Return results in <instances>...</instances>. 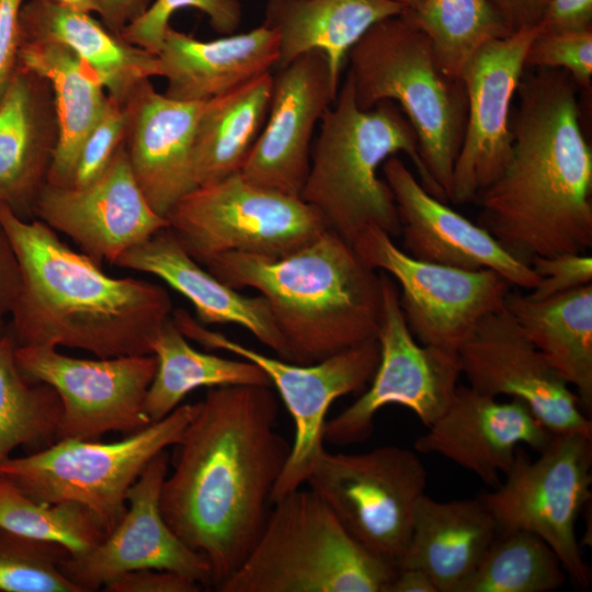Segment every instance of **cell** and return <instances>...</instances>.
I'll return each mask as SVG.
<instances>
[{"label": "cell", "mask_w": 592, "mask_h": 592, "mask_svg": "<svg viewBox=\"0 0 592 592\" xmlns=\"http://www.w3.org/2000/svg\"><path fill=\"white\" fill-rule=\"evenodd\" d=\"M15 358L25 376L49 385L60 398L56 441L130 434L151 423L145 400L157 371L153 354L89 360L53 346L18 345Z\"/></svg>", "instance_id": "obj_15"}, {"label": "cell", "mask_w": 592, "mask_h": 592, "mask_svg": "<svg viewBox=\"0 0 592 592\" xmlns=\"http://www.w3.org/2000/svg\"><path fill=\"white\" fill-rule=\"evenodd\" d=\"M498 534L481 497L442 502L423 493L414 506L408 546L396 566L424 570L437 592H457Z\"/></svg>", "instance_id": "obj_27"}, {"label": "cell", "mask_w": 592, "mask_h": 592, "mask_svg": "<svg viewBox=\"0 0 592 592\" xmlns=\"http://www.w3.org/2000/svg\"><path fill=\"white\" fill-rule=\"evenodd\" d=\"M54 2L75 9L83 12L89 13H98L100 14V5L98 0H53Z\"/></svg>", "instance_id": "obj_50"}, {"label": "cell", "mask_w": 592, "mask_h": 592, "mask_svg": "<svg viewBox=\"0 0 592 592\" xmlns=\"http://www.w3.org/2000/svg\"><path fill=\"white\" fill-rule=\"evenodd\" d=\"M168 465L164 449L130 487L127 510L106 537L87 554L60 562L61 572L81 592L95 591L124 572L146 568L174 571L202 587H213L207 560L185 545L162 516L160 494Z\"/></svg>", "instance_id": "obj_19"}, {"label": "cell", "mask_w": 592, "mask_h": 592, "mask_svg": "<svg viewBox=\"0 0 592 592\" xmlns=\"http://www.w3.org/2000/svg\"><path fill=\"white\" fill-rule=\"evenodd\" d=\"M126 128L125 103L107 96L100 116L79 148L67 186H82L101 175L124 145Z\"/></svg>", "instance_id": "obj_40"}, {"label": "cell", "mask_w": 592, "mask_h": 592, "mask_svg": "<svg viewBox=\"0 0 592 592\" xmlns=\"http://www.w3.org/2000/svg\"><path fill=\"white\" fill-rule=\"evenodd\" d=\"M306 485L328 503L352 537L396 565L411 536L426 469L414 452L401 446L363 453L325 449Z\"/></svg>", "instance_id": "obj_12"}, {"label": "cell", "mask_w": 592, "mask_h": 592, "mask_svg": "<svg viewBox=\"0 0 592 592\" xmlns=\"http://www.w3.org/2000/svg\"><path fill=\"white\" fill-rule=\"evenodd\" d=\"M511 32L538 24L547 0H487Z\"/></svg>", "instance_id": "obj_47"}, {"label": "cell", "mask_w": 592, "mask_h": 592, "mask_svg": "<svg viewBox=\"0 0 592 592\" xmlns=\"http://www.w3.org/2000/svg\"><path fill=\"white\" fill-rule=\"evenodd\" d=\"M458 355L470 388L522 401L555 435L592 436L578 395L504 306L479 321Z\"/></svg>", "instance_id": "obj_17"}, {"label": "cell", "mask_w": 592, "mask_h": 592, "mask_svg": "<svg viewBox=\"0 0 592 592\" xmlns=\"http://www.w3.org/2000/svg\"><path fill=\"white\" fill-rule=\"evenodd\" d=\"M428 429L414 442L417 452L441 455L492 488L511 468L517 447L540 452L555 435L522 401H499L459 385L447 409Z\"/></svg>", "instance_id": "obj_22"}, {"label": "cell", "mask_w": 592, "mask_h": 592, "mask_svg": "<svg viewBox=\"0 0 592 592\" xmlns=\"http://www.w3.org/2000/svg\"><path fill=\"white\" fill-rule=\"evenodd\" d=\"M566 571L555 551L526 531L499 533L474 573L457 592H549Z\"/></svg>", "instance_id": "obj_36"}, {"label": "cell", "mask_w": 592, "mask_h": 592, "mask_svg": "<svg viewBox=\"0 0 592 592\" xmlns=\"http://www.w3.org/2000/svg\"><path fill=\"white\" fill-rule=\"evenodd\" d=\"M406 12L392 0H270L264 23L278 34V68L321 50L339 89L349 50L374 24Z\"/></svg>", "instance_id": "obj_29"}, {"label": "cell", "mask_w": 592, "mask_h": 592, "mask_svg": "<svg viewBox=\"0 0 592 592\" xmlns=\"http://www.w3.org/2000/svg\"><path fill=\"white\" fill-rule=\"evenodd\" d=\"M203 266L237 291L259 292L294 363H317L377 339L380 276L353 244L329 228L280 258L225 253Z\"/></svg>", "instance_id": "obj_4"}, {"label": "cell", "mask_w": 592, "mask_h": 592, "mask_svg": "<svg viewBox=\"0 0 592 592\" xmlns=\"http://www.w3.org/2000/svg\"><path fill=\"white\" fill-rule=\"evenodd\" d=\"M205 102L171 99L150 80L140 82L125 102L129 164L146 200L162 217L196 187L193 149Z\"/></svg>", "instance_id": "obj_23"}, {"label": "cell", "mask_w": 592, "mask_h": 592, "mask_svg": "<svg viewBox=\"0 0 592 592\" xmlns=\"http://www.w3.org/2000/svg\"><path fill=\"white\" fill-rule=\"evenodd\" d=\"M504 308L591 411L592 283L542 300L509 292Z\"/></svg>", "instance_id": "obj_31"}, {"label": "cell", "mask_w": 592, "mask_h": 592, "mask_svg": "<svg viewBox=\"0 0 592 592\" xmlns=\"http://www.w3.org/2000/svg\"><path fill=\"white\" fill-rule=\"evenodd\" d=\"M578 89L560 69L524 71L511 113L510 160L476 198L478 225L528 264L592 248V149Z\"/></svg>", "instance_id": "obj_2"}, {"label": "cell", "mask_w": 592, "mask_h": 592, "mask_svg": "<svg viewBox=\"0 0 592 592\" xmlns=\"http://www.w3.org/2000/svg\"><path fill=\"white\" fill-rule=\"evenodd\" d=\"M531 266L540 277L525 296L542 300L592 283V258L585 253L534 257Z\"/></svg>", "instance_id": "obj_42"}, {"label": "cell", "mask_w": 592, "mask_h": 592, "mask_svg": "<svg viewBox=\"0 0 592 592\" xmlns=\"http://www.w3.org/2000/svg\"><path fill=\"white\" fill-rule=\"evenodd\" d=\"M57 143L47 82L19 65L0 100V203L33 218Z\"/></svg>", "instance_id": "obj_26"}, {"label": "cell", "mask_w": 592, "mask_h": 592, "mask_svg": "<svg viewBox=\"0 0 592 592\" xmlns=\"http://www.w3.org/2000/svg\"><path fill=\"white\" fill-rule=\"evenodd\" d=\"M153 0H98L101 21L113 32L122 31L151 4Z\"/></svg>", "instance_id": "obj_48"}, {"label": "cell", "mask_w": 592, "mask_h": 592, "mask_svg": "<svg viewBox=\"0 0 592 592\" xmlns=\"http://www.w3.org/2000/svg\"><path fill=\"white\" fill-rule=\"evenodd\" d=\"M26 0H0V100L19 67L21 12Z\"/></svg>", "instance_id": "obj_44"}, {"label": "cell", "mask_w": 592, "mask_h": 592, "mask_svg": "<svg viewBox=\"0 0 592 592\" xmlns=\"http://www.w3.org/2000/svg\"><path fill=\"white\" fill-rule=\"evenodd\" d=\"M198 407L200 401L180 405L116 442L57 440L30 455L9 457L0 476L38 502L84 505L110 533L127 510L130 487L157 454L181 441Z\"/></svg>", "instance_id": "obj_8"}, {"label": "cell", "mask_w": 592, "mask_h": 592, "mask_svg": "<svg viewBox=\"0 0 592 592\" xmlns=\"http://www.w3.org/2000/svg\"><path fill=\"white\" fill-rule=\"evenodd\" d=\"M391 190L410 257L464 270H492L510 285L533 289L540 277L505 250L486 229L429 193L397 156L382 166Z\"/></svg>", "instance_id": "obj_21"}, {"label": "cell", "mask_w": 592, "mask_h": 592, "mask_svg": "<svg viewBox=\"0 0 592 592\" xmlns=\"http://www.w3.org/2000/svg\"><path fill=\"white\" fill-rule=\"evenodd\" d=\"M11 333L0 339V465L22 445L56 441L62 406L57 391L19 367Z\"/></svg>", "instance_id": "obj_34"}, {"label": "cell", "mask_w": 592, "mask_h": 592, "mask_svg": "<svg viewBox=\"0 0 592 592\" xmlns=\"http://www.w3.org/2000/svg\"><path fill=\"white\" fill-rule=\"evenodd\" d=\"M383 310L379 362L368 389L326 422L325 441L348 445L367 440L376 413L389 405L411 410L431 425L449 406L462 375L457 352L419 343L403 317L397 284L380 273Z\"/></svg>", "instance_id": "obj_14"}, {"label": "cell", "mask_w": 592, "mask_h": 592, "mask_svg": "<svg viewBox=\"0 0 592 592\" xmlns=\"http://www.w3.org/2000/svg\"><path fill=\"white\" fill-rule=\"evenodd\" d=\"M399 152L410 159L421 185L441 200L421 159L417 135L399 106L384 101L369 110L360 109L346 75L320 119L300 198L351 244L368 227L397 237L396 203L378 171Z\"/></svg>", "instance_id": "obj_5"}, {"label": "cell", "mask_w": 592, "mask_h": 592, "mask_svg": "<svg viewBox=\"0 0 592 592\" xmlns=\"http://www.w3.org/2000/svg\"><path fill=\"white\" fill-rule=\"evenodd\" d=\"M166 218L201 265L225 253L280 258L328 229L321 215L299 196L260 186L240 172L196 186Z\"/></svg>", "instance_id": "obj_9"}, {"label": "cell", "mask_w": 592, "mask_h": 592, "mask_svg": "<svg viewBox=\"0 0 592 592\" xmlns=\"http://www.w3.org/2000/svg\"><path fill=\"white\" fill-rule=\"evenodd\" d=\"M525 66L566 71L578 87L588 89L592 79V27L540 32L528 47Z\"/></svg>", "instance_id": "obj_41"}, {"label": "cell", "mask_w": 592, "mask_h": 592, "mask_svg": "<svg viewBox=\"0 0 592 592\" xmlns=\"http://www.w3.org/2000/svg\"><path fill=\"white\" fill-rule=\"evenodd\" d=\"M19 65L49 86L57 143L46 183L69 185L79 148L100 116L107 92L96 73L67 46L22 41Z\"/></svg>", "instance_id": "obj_30"}, {"label": "cell", "mask_w": 592, "mask_h": 592, "mask_svg": "<svg viewBox=\"0 0 592 592\" xmlns=\"http://www.w3.org/2000/svg\"><path fill=\"white\" fill-rule=\"evenodd\" d=\"M171 319L189 340L205 349L227 351L252 362L266 374L295 425L289 456L274 486L271 503L305 485L325 452L323 430L329 407L340 397L361 391L376 372L379 362L377 339L304 365L267 356L212 331L183 308L173 309Z\"/></svg>", "instance_id": "obj_10"}, {"label": "cell", "mask_w": 592, "mask_h": 592, "mask_svg": "<svg viewBox=\"0 0 592 592\" xmlns=\"http://www.w3.org/2000/svg\"><path fill=\"white\" fill-rule=\"evenodd\" d=\"M352 244L367 265L397 282L406 322L423 345L458 353L479 321L504 306L510 292L496 271L417 260L377 227L364 229Z\"/></svg>", "instance_id": "obj_13"}, {"label": "cell", "mask_w": 592, "mask_h": 592, "mask_svg": "<svg viewBox=\"0 0 592 592\" xmlns=\"http://www.w3.org/2000/svg\"><path fill=\"white\" fill-rule=\"evenodd\" d=\"M114 265L161 278L189 299L201 323L238 325L292 362L266 300L261 295H242L221 282L185 251L168 227L125 251Z\"/></svg>", "instance_id": "obj_24"}, {"label": "cell", "mask_w": 592, "mask_h": 592, "mask_svg": "<svg viewBox=\"0 0 592 592\" xmlns=\"http://www.w3.org/2000/svg\"><path fill=\"white\" fill-rule=\"evenodd\" d=\"M183 8L201 11L215 31L227 35L238 29L242 16L238 0H153L143 14L122 31L121 36L133 45L158 54L171 26V16Z\"/></svg>", "instance_id": "obj_39"}, {"label": "cell", "mask_w": 592, "mask_h": 592, "mask_svg": "<svg viewBox=\"0 0 592 592\" xmlns=\"http://www.w3.org/2000/svg\"><path fill=\"white\" fill-rule=\"evenodd\" d=\"M21 30L22 41H50L70 48L118 102L125 103L140 82L159 77L157 54L128 43L92 13L53 0H26Z\"/></svg>", "instance_id": "obj_28"}, {"label": "cell", "mask_w": 592, "mask_h": 592, "mask_svg": "<svg viewBox=\"0 0 592 592\" xmlns=\"http://www.w3.org/2000/svg\"><path fill=\"white\" fill-rule=\"evenodd\" d=\"M273 75L205 102L193 149L196 186L240 172L267 116Z\"/></svg>", "instance_id": "obj_32"}, {"label": "cell", "mask_w": 592, "mask_h": 592, "mask_svg": "<svg viewBox=\"0 0 592 592\" xmlns=\"http://www.w3.org/2000/svg\"><path fill=\"white\" fill-rule=\"evenodd\" d=\"M392 1H396L397 3L401 4L408 12L415 9L422 0H392Z\"/></svg>", "instance_id": "obj_51"}, {"label": "cell", "mask_w": 592, "mask_h": 592, "mask_svg": "<svg viewBox=\"0 0 592 592\" xmlns=\"http://www.w3.org/2000/svg\"><path fill=\"white\" fill-rule=\"evenodd\" d=\"M0 224L20 266L21 285L9 314L18 345L67 346L100 358L152 354L173 311L163 286L107 275L44 221L22 218L3 203Z\"/></svg>", "instance_id": "obj_3"}, {"label": "cell", "mask_w": 592, "mask_h": 592, "mask_svg": "<svg viewBox=\"0 0 592 592\" xmlns=\"http://www.w3.org/2000/svg\"><path fill=\"white\" fill-rule=\"evenodd\" d=\"M277 415L270 386L213 387L175 445L161 513L207 560L216 589L242 565L269 517L292 445L276 430Z\"/></svg>", "instance_id": "obj_1"}, {"label": "cell", "mask_w": 592, "mask_h": 592, "mask_svg": "<svg viewBox=\"0 0 592 592\" xmlns=\"http://www.w3.org/2000/svg\"><path fill=\"white\" fill-rule=\"evenodd\" d=\"M0 527L59 544L72 557L87 554L109 534L101 520L84 505L77 502H38L1 476Z\"/></svg>", "instance_id": "obj_37"}, {"label": "cell", "mask_w": 592, "mask_h": 592, "mask_svg": "<svg viewBox=\"0 0 592 592\" xmlns=\"http://www.w3.org/2000/svg\"><path fill=\"white\" fill-rule=\"evenodd\" d=\"M407 13L429 37L441 69L455 79L482 46L512 33L487 0H422Z\"/></svg>", "instance_id": "obj_35"}, {"label": "cell", "mask_w": 592, "mask_h": 592, "mask_svg": "<svg viewBox=\"0 0 592 592\" xmlns=\"http://www.w3.org/2000/svg\"><path fill=\"white\" fill-rule=\"evenodd\" d=\"M591 439L580 433L554 435L535 460L517 447L503 482L480 496L499 533L537 535L555 551L570 579L582 587L590 584L591 571L576 524L591 499Z\"/></svg>", "instance_id": "obj_11"}, {"label": "cell", "mask_w": 592, "mask_h": 592, "mask_svg": "<svg viewBox=\"0 0 592 592\" xmlns=\"http://www.w3.org/2000/svg\"><path fill=\"white\" fill-rule=\"evenodd\" d=\"M202 584L181 573L161 569H138L109 581L107 592H198Z\"/></svg>", "instance_id": "obj_43"}, {"label": "cell", "mask_w": 592, "mask_h": 592, "mask_svg": "<svg viewBox=\"0 0 592 592\" xmlns=\"http://www.w3.org/2000/svg\"><path fill=\"white\" fill-rule=\"evenodd\" d=\"M387 592H437L430 576L419 568H398Z\"/></svg>", "instance_id": "obj_49"}, {"label": "cell", "mask_w": 592, "mask_h": 592, "mask_svg": "<svg viewBox=\"0 0 592 592\" xmlns=\"http://www.w3.org/2000/svg\"><path fill=\"white\" fill-rule=\"evenodd\" d=\"M21 285L18 258L12 242L0 224V317L12 309Z\"/></svg>", "instance_id": "obj_46"}, {"label": "cell", "mask_w": 592, "mask_h": 592, "mask_svg": "<svg viewBox=\"0 0 592 592\" xmlns=\"http://www.w3.org/2000/svg\"><path fill=\"white\" fill-rule=\"evenodd\" d=\"M346 62L358 107L384 101L399 106L441 200L449 201L467 114L462 79L441 69L429 37L407 12L374 24L349 50Z\"/></svg>", "instance_id": "obj_6"}, {"label": "cell", "mask_w": 592, "mask_h": 592, "mask_svg": "<svg viewBox=\"0 0 592 592\" xmlns=\"http://www.w3.org/2000/svg\"><path fill=\"white\" fill-rule=\"evenodd\" d=\"M538 25L489 42L467 62L462 81L467 95L465 132L452 178L449 201H476L503 171L512 151V102L526 69Z\"/></svg>", "instance_id": "obj_16"}, {"label": "cell", "mask_w": 592, "mask_h": 592, "mask_svg": "<svg viewBox=\"0 0 592 592\" xmlns=\"http://www.w3.org/2000/svg\"><path fill=\"white\" fill-rule=\"evenodd\" d=\"M8 332L7 326L4 323L3 318L0 317V339L4 337Z\"/></svg>", "instance_id": "obj_52"}, {"label": "cell", "mask_w": 592, "mask_h": 592, "mask_svg": "<svg viewBox=\"0 0 592 592\" xmlns=\"http://www.w3.org/2000/svg\"><path fill=\"white\" fill-rule=\"evenodd\" d=\"M537 25L540 32L591 29L592 0H547Z\"/></svg>", "instance_id": "obj_45"}, {"label": "cell", "mask_w": 592, "mask_h": 592, "mask_svg": "<svg viewBox=\"0 0 592 592\" xmlns=\"http://www.w3.org/2000/svg\"><path fill=\"white\" fill-rule=\"evenodd\" d=\"M157 56L167 96L205 102L270 72L280 60V38L266 23L212 41L170 26Z\"/></svg>", "instance_id": "obj_25"}, {"label": "cell", "mask_w": 592, "mask_h": 592, "mask_svg": "<svg viewBox=\"0 0 592 592\" xmlns=\"http://www.w3.org/2000/svg\"><path fill=\"white\" fill-rule=\"evenodd\" d=\"M152 354L157 371L145 400V411L151 422L163 419L200 387L271 386L266 374L252 362L195 350L171 317L158 332Z\"/></svg>", "instance_id": "obj_33"}, {"label": "cell", "mask_w": 592, "mask_h": 592, "mask_svg": "<svg viewBox=\"0 0 592 592\" xmlns=\"http://www.w3.org/2000/svg\"><path fill=\"white\" fill-rule=\"evenodd\" d=\"M34 217L68 236L100 265L114 264L125 251L168 227L137 184L125 145L86 185L45 183L34 203Z\"/></svg>", "instance_id": "obj_18"}, {"label": "cell", "mask_w": 592, "mask_h": 592, "mask_svg": "<svg viewBox=\"0 0 592 592\" xmlns=\"http://www.w3.org/2000/svg\"><path fill=\"white\" fill-rule=\"evenodd\" d=\"M338 91L321 50L278 68L266 119L240 173L260 186L300 197L316 126Z\"/></svg>", "instance_id": "obj_20"}, {"label": "cell", "mask_w": 592, "mask_h": 592, "mask_svg": "<svg viewBox=\"0 0 592 592\" xmlns=\"http://www.w3.org/2000/svg\"><path fill=\"white\" fill-rule=\"evenodd\" d=\"M264 528L220 592H387L397 566L365 548L312 489L272 504Z\"/></svg>", "instance_id": "obj_7"}, {"label": "cell", "mask_w": 592, "mask_h": 592, "mask_svg": "<svg viewBox=\"0 0 592 592\" xmlns=\"http://www.w3.org/2000/svg\"><path fill=\"white\" fill-rule=\"evenodd\" d=\"M69 551L0 527V591L81 592L60 570Z\"/></svg>", "instance_id": "obj_38"}]
</instances>
